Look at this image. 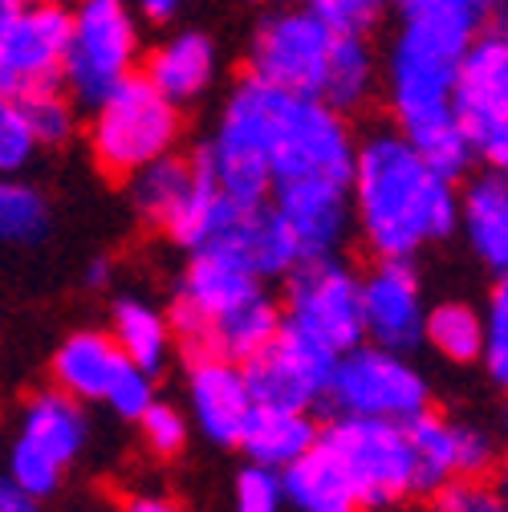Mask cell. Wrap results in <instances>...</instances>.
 Segmentation results:
<instances>
[{"label":"cell","mask_w":508,"mask_h":512,"mask_svg":"<svg viewBox=\"0 0 508 512\" xmlns=\"http://www.w3.org/2000/svg\"><path fill=\"white\" fill-rule=\"evenodd\" d=\"M476 25L480 21L460 13H407L387 61L399 135L448 179L464 175L476 155L472 135L456 114V74Z\"/></svg>","instance_id":"obj_1"},{"label":"cell","mask_w":508,"mask_h":512,"mask_svg":"<svg viewBox=\"0 0 508 512\" xmlns=\"http://www.w3.org/2000/svg\"><path fill=\"white\" fill-rule=\"evenodd\" d=\"M350 212L383 261H411L460 224L452 179L435 171L399 131H378L354 151Z\"/></svg>","instance_id":"obj_2"},{"label":"cell","mask_w":508,"mask_h":512,"mask_svg":"<svg viewBox=\"0 0 508 512\" xmlns=\"http://www.w3.org/2000/svg\"><path fill=\"white\" fill-rule=\"evenodd\" d=\"M167 322L192 354H220L244 366L281 334V309L252 269L220 252H196Z\"/></svg>","instance_id":"obj_3"},{"label":"cell","mask_w":508,"mask_h":512,"mask_svg":"<svg viewBox=\"0 0 508 512\" xmlns=\"http://www.w3.org/2000/svg\"><path fill=\"white\" fill-rule=\"evenodd\" d=\"M179 139V106L167 102L147 78H126L94 106L90 147L110 175H135L139 167L171 155Z\"/></svg>","instance_id":"obj_4"},{"label":"cell","mask_w":508,"mask_h":512,"mask_svg":"<svg viewBox=\"0 0 508 512\" xmlns=\"http://www.w3.org/2000/svg\"><path fill=\"white\" fill-rule=\"evenodd\" d=\"M322 443L346 472L362 508L378 512L415 496V452L407 439V423L338 415L322 431Z\"/></svg>","instance_id":"obj_5"},{"label":"cell","mask_w":508,"mask_h":512,"mask_svg":"<svg viewBox=\"0 0 508 512\" xmlns=\"http://www.w3.org/2000/svg\"><path fill=\"white\" fill-rule=\"evenodd\" d=\"M139 61V13L131 0H78L70 13V49L66 78L70 94L86 106H98L110 90L131 78Z\"/></svg>","instance_id":"obj_6"},{"label":"cell","mask_w":508,"mask_h":512,"mask_svg":"<svg viewBox=\"0 0 508 512\" xmlns=\"http://www.w3.org/2000/svg\"><path fill=\"white\" fill-rule=\"evenodd\" d=\"M326 403L338 415L411 423L431 407V387L423 370L403 358V350H387L374 342H358L334 366Z\"/></svg>","instance_id":"obj_7"},{"label":"cell","mask_w":508,"mask_h":512,"mask_svg":"<svg viewBox=\"0 0 508 512\" xmlns=\"http://www.w3.org/2000/svg\"><path fill=\"white\" fill-rule=\"evenodd\" d=\"M53 382L57 391H66L70 399L110 407L118 419L139 423L143 411L155 403V382L147 370H139L126 358L110 334L102 330H78L53 354Z\"/></svg>","instance_id":"obj_8"},{"label":"cell","mask_w":508,"mask_h":512,"mask_svg":"<svg viewBox=\"0 0 508 512\" xmlns=\"http://www.w3.org/2000/svg\"><path fill=\"white\" fill-rule=\"evenodd\" d=\"M285 326L342 358L346 350L366 342L362 277H354L334 256L297 265L289 277V297H285Z\"/></svg>","instance_id":"obj_9"},{"label":"cell","mask_w":508,"mask_h":512,"mask_svg":"<svg viewBox=\"0 0 508 512\" xmlns=\"http://www.w3.org/2000/svg\"><path fill=\"white\" fill-rule=\"evenodd\" d=\"M334 41H338V29L317 21L309 9L301 5L273 9L261 21L257 37H252V78L289 94L322 98Z\"/></svg>","instance_id":"obj_10"},{"label":"cell","mask_w":508,"mask_h":512,"mask_svg":"<svg viewBox=\"0 0 508 512\" xmlns=\"http://www.w3.org/2000/svg\"><path fill=\"white\" fill-rule=\"evenodd\" d=\"M338 354L317 346L313 338L289 330L281 322V334L244 362V378L257 407H285V411H313L326 399L334 378Z\"/></svg>","instance_id":"obj_11"},{"label":"cell","mask_w":508,"mask_h":512,"mask_svg":"<svg viewBox=\"0 0 508 512\" xmlns=\"http://www.w3.org/2000/svg\"><path fill=\"white\" fill-rule=\"evenodd\" d=\"M66 49L70 13L61 5H25L0 33V94L25 98L53 90V82L66 74Z\"/></svg>","instance_id":"obj_12"},{"label":"cell","mask_w":508,"mask_h":512,"mask_svg":"<svg viewBox=\"0 0 508 512\" xmlns=\"http://www.w3.org/2000/svg\"><path fill=\"white\" fill-rule=\"evenodd\" d=\"M407 439L415 452V496H431L460 476H488L500 464L496 439L484 427L448 419L431 407L407 423Z\"/></svg>","instance_id":"obj_13"},{"label":"cell","mask_w":508,"mask_h":512,"mask_svg":"<svg viewBox=\"0 0 508 512\" xmlns=\"http://www.w3.org/2000/svg\"><path fill=\"white\" fill-rule=\"evenodd\" d=\"M257 411L244 366L220 354H196L187 366V419L216 447H240V435Z\"/></svg>","instance_id":"obj_14"},{"label":"cell","mask_w":508,"mask_h":512,"mask_svg":"<svg viewBox=\"0 0 508 512\" xmlns=\"http://www.w3.org/2000/svg\"><path fill=\"white\" fill-rule=\"evenodd\" d=\"M273 212L285 224V232L297 244L301 265L305 261H322V256H334L350 232V183H326V179H313V183H285L273 187Z\"/></svg>","instance_id":"obj_15"},{"label":"cell","mask_w":508,"mask_h":512,"mask_svg":"<svg viewBox=\"0 0 508 512\" xmlns=\"http://www.w3.org/2000/svg\"><path fill=\"white\" fill-rule=\"evenodd\" d=\"M423 289L411 261H378L362 277V330L374 346L411 350L423 342Z\"/></svg>","instance_id":"obj_16"},{"label":"cell","mask_w":508,"mask_h":512,"mask_svg":"<svg viewBox=\"0 0 508 512\" xmlns=\"http://www.w3.org/2000/svg\"><path fill=\"white\" fill-rule=\"evenodd\" d=\"M90 443V415L78 399H70L66 391H37L25 411H21V431L13 439V447L29 456H41L45 464L70 472Z\"/></svg>","instance_id":"obj_17"},{"label":"cell","mask_w":508,"mask_h":512,"mask_svg":"<svg viewBox=\"0 0 508 512\" xmlns=\"http://www.w3.org/2000/svg\"><path fill=\"white\" fill-rule=\"evenodd\" d=\"M456 114L464 131L476 135L484 126L508 118V49L504 37H472L460 74H456Z\"/></svg>","instance_id":"obj_18"},{"label":"cell","mask_w":508,"mask_h":512,"mask_svg":"<svg viewBox=\"0 0 508 512\" xmlns=\"http://www.w3.org/2000/svg\"><path fill=\"white\" fill-rule=\"evenodd\" d=\"M212 78H216V45L196 29L167 37L147 61V82L175 106L196 102L212 86Z\"/></svg>","instance_id":"obj_19"},{"label":"cell","mask_w":508,"mask_h":512,"mask_svg":"<svg viewBox=\"0 0 508 512\" xmlns=\"http://www.w3.org/2000/svg\"><path fill=\"white\" fill-rule=\"evenodd\" d=\"M322 427L313 423L309 411H285V407H257L240 435V452L248 464H261L273 472L293 468L305 452H313Z\"/></svg>","instance_id":"obj_20"},{"label":"cell","mask_w":508,"mask_h":512,"mask_svg":"<svg viewBox=\"0 0 508 512\" xmlns=\"http://www.w3.org/2000/svg\"><path fill=\"white\" fill-rule=\"evenodd\" d=\"M460 224L480 261L508 273V175H480L460 196Z\"/></svg>","instance_id":"obj_21"},{"label":"cell","mask_w":508,"mask_h":512,"mask_svg":"<svg viewBox=\"0 0 508 512\" xmlns=\"http://www.w3.org/2000/svg\"><path fill=\"white\" fill-rule=\"evenodd\" d=\"M289 512H362L358 492L350 488L346 472L330 456V447L317 439L313 452H305L293 468L281 472Z\"/></svg>","instance_id":"obj_22"},{"label":"cell","mask_w":508,"mask_h":512,"mask_svg":"<svg viewBox=\"0 0 508 512\" xmlns=\"http://www.w3.org/2000/svg\"><path fill=\"white\" fill-rule=\"evenodd\" d=\"M196 187H200V167L196 163L163 155V159H155V163H147L131 175V200L147 220L171 228L183 216V208L192 204Z\"/></svg>","instance_id":"obj_23"},{"label":"cell","mask_w":508,"mask_h":512,"mask_svg":"<svg viewBox=\"0 0 508 512\" xmlns=\"http://www.w3.org/2000/svg\"><path fill=\"white\" fill-rule=\"evenodd\" d=\"M110 338H114V346L126 358H131L139 370L155 374L167 362L175 334H171L167 313H159L155 305H147L139 297H122L110 309Z\"/></svg>","instance_id":"obj_24"},{"label":"cell","mask_w":508,"mask_h":512,"mask_svg":"<svg viewBox=\"0 0 508 512\" xmlns=\"http://www.w3.org/2000/svg\"><path fill=\"white\" fill-rule=\"evenodd\" d=\"M423 342L448 362H480L484 358V313L464 301H443L423 317Z\"/></svg>","instance_id":"obj_25"},{"label":"cell","mask_w":508,"mask_h":512,"mask_svg":"<svg viewBox=\"0 0 508 512\" xmlns=\"http://www.w3.org/2000/svg\"><path fill=\"white\" fill-rule=\"evenodd\" d=\"M374 90V53L362 33H338L330 70L322 82V102L334 110H354L370 98Z\"/></svg>","instance_id":"obj_26"},{"label":"cell","mask_w":508,"mask_h":512,"mask_svg":"<svg viewBox=\"0 0 508 512\" xmlns=\"http://www.w3.org/2000/svg\"><path fill=\"white\" fill-rule=\"evenodd\" d=\"M49 232V208L37 187L17 175L0 179V244H33Z\"/></svg>","instance_id":"obj_27"},{"label":"cell","mask_w":508,"mask_h":512,"mask_svg":"<svg viewBox=\"0 0 508 512\" xmlns=\"http://www.w3.org/2000/svg\"><path fill=\"white\" fill-rule=\"evenodd\" d=\"M17 106L25 114V126H29V135H33L37 147L70 139V131H74V106H70V98H61L57 90H37V94L17 98Z\"/></svg>","instance_id":"obj_28"},{"label":"cell","mask_w":508,"mask_h":512,"mask_svg":"<svg viewBox=\"0 0 508 512\" xmlns=\"http://www.w3.org/2000/svg\"><path fill=\"white\" fill-rule=\"evenodd\" d=\"M232 512H289L281 472L244 464L232 480Z\"/></svg>","instance_id":"obj_29"},{"label":"cell","mask_w":508,"mask_h":512,"mask_svg":"<svg viewBox=\"0 0 508 512\" xmlns=\"http://www.w3.org/2000/svg\"><path fill=\"white\" fill-rule=\"evenodd\" d=\"M427 512H508L496 480L488 476H460L448 480L443 488L431 492V508Z\"/></svg>","instance_id":"obj_30"},{"label":"cell","mask_w":508,"mask_h":512,"mask_svg":"<svg viewBox=\"0 0 508 512\" xmlns=\"http://www.w3.org/2000/svg\"><path fill=\"white\" fill-rule=\"evenodd\" d=\"M496 387L508 391V273H500L492 301L484 309V358Z\"/></svg>","instance_id":"obj_31"},{"label":"cell","mask_w":508,"mask_h":512,"mask_svg":"<svg viewBox=\"0 0 508 512\" xmlns=\"http://www.w3.org/2000/svg\"><path fill=\"white\" fill-rule=\"evenodd\" d=\"M139 431H143V443L151 447L159 460H171V456H179L183 447H187V435H192V419H187L179 407L155 399V403L143 411Z\"/></svg>","instance_id":"obj_32"},{"label":"cell","mask_w":508,"mask_h":512,"mask_svg":"<svg viewBox=\"0 0 508 512\" xmlns=\"http://www.w3.org/2000/svg\"><path fill=\"white\" fill-rule=\"evenodd\" d=\"M37 143L25 126V114L17 106V98H5L0 94V179L5 175H17L29 159H33Z\"/></svg>","instance_id":"obj_33"},{"label":"cell","mask_w":508,"mask_h":512,"mask_svg":"<svg viewBox=\"0 0 508 512\" xmlns=\"http://www.w3.org/2000/svg\"><path fill=\"white\" fill-rule=\"evenodd\" d=\"M387 0H301V9H309L317 21H326L338 33H366L378 17H383Z\"/></svg>","instance_id":"obj_34"},{"label":"cell","mask_w":508,"mask_h":512,"mask_svg":"<svg viewBox=\"0 0 508 512\" xmlns=\"http://www.w3.org/2000/svg\"><path fill=\"white\" fill-rule=\"evenodd\" d=\"M472 147H476V155H480L496 175H508V118H500V122L484 126V131H476V135H472Z\"/></svg>","instance_id":"obj_35"},{"label":"cell","mask_w":508,"mask_h":512,"mask_svg":"<svg viewBox=\"0 0 508 512\" xmlns=\"http://www.w3.org/2000/svg\"><path fill=\"white\" fill-rule=\"evenodd\" d=\"M399 5L403 13H460V17L480 21L492 0H399Z\"/></svg>","instance_id":"obj_36"},{"label":"cell","mask_w":508,"mask_h":512,"mask_svg":"<svg viewBox=\"0 0 508 512\" xmlns=\"http://www.w3.org/2000/svg\"><path fill=\"white\" fill-rule=\"evenodd\" d=\"M122 512H187V508L171 496H159V492H135V496L122 500Z\"/></svg>","instance_id":"obj_37"},{"label":"cell","mask_w":508,"mask_h":512,"mask_svg":"<svg viewBox=\"0 0 508 512\" xmlns=\"http://www.w3.org/2000/svg\"><path fill=\"white\" fill-rule=\"evenodd\" d=\"M131 9L151 17V21H167V17H175L183 9V0H131Z\"/></svg>","instance_id":"obj_38"},{"label":"cell","mask_w":508,"mask_h":512,"mask_svg":"<svg viewBox=\"0 0 508 512\" xmlns=\"http://www.w3.org/2000/svg\"><path fill=\"white\" fill-rule=\"evenodd\" d=\"M25 9V0H0V33H5L13 25V17Z\"/></svg>","instance_id":"obj_39"},{"label":"cell","mask_w":508,"mask_h":512,"mask_svg":"<svg viewBox=\"0 0 508 512\" xmlns=\"http://www.w3.org/2000/svg\"><path fill=\"white\" fill-rule=\"evenodd\" d=\"M86 281H90L94 289H102V285L110 281V265H106V261H94V265H90V273H86Z\"/></svg>","instance_id":"obj_40"},{"label":"cell","mask_w":508,"mask_h":512,"mask_svg":"<svg viewBox=\"0 0 508 512\" xmlns=\"http://www.w3.org/2000/svg\"><path fill=\"white\" fill-rule=\"evenodd\" d=\"M496 488H500V496H504V504H508V460H504L500 472H496Z\"/></svg>","instance_id":"obj_41"},{"label":"cell","mask_w":508,"mask_h":512,"mask_svg":"<svg viewBox=\"0 0 508 512\" xmlns=\"http://www.w3.org/2000/svg\"><path fill=\"white\" fill-rule=\"evenodd\" d=\"M29 5H66V0H29Z\"/></svg>","instance_id":"obj_42"},{"label":"cell","mask_w":508,"mask_h":512,"mask_svg":"<svg viewBox=\"0 0 508 512\" xmlns=\"http://www.w3.org/2000/svg\"><path fill=\"white\" fill-rule=\"evenodd\" d=\"M378 512H407V508H403V504H395V508H378Z\"/></svg>","instance_id":"obj_43"},{"label":"cell","mask_w":508,"mask_h":512,"mask_svg":"<svg viewBox=\"0 0 508 512\" xmlns=\"http://www.w3.org/2000/svg\"><path fill=\"white\" fill-rule=\"evenodd\" d=\"M504 49H508V29H504Z\"/></svg>","instance_id":"obj_44"}]
</instances>
